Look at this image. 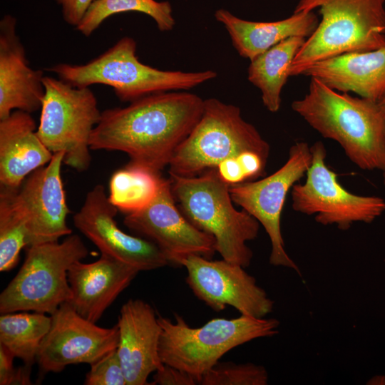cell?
Masks as SVG:
<instances>
[{"label": "cell", "mask_w": 385, "mask_h": 385, "mask_svg": "<svg viewBox=\"0 0 385 385\" xmlns=\"http://www.w3.org/2000/svg\"><path fill=\"white\" fill-rule=\"evenodd\" d=\"M204 100L185 91L151 94L101 112L91 150L125 153L130 163L160 173L199 120Z\"/></svg>", "instance_id": "6da1fadb"}, {"label": "cell", "mask_w": 385, "mask_h": 385, "mask_svg": "<svg viewBox=\"0 0 385 385\" xmlns=\"http://www.w3.org/2000/svg\"><path fill=\"white\" fill-rule=\"evenodd\" d=\"M292 110L324 138L337 142L348 158L365 170L385 168L379 103L337 91L311 78L308 93Z\"/></svg>", "instance_id": "7a4b0ae2"}, {"label": "cell", "mask_w": 385, "mask_h": 385, "mask_svg": "<svg viewBox=\"0 0 385 385\" xmlns=\"http://www.w3.org/2000/svg\"><path fill=\"white\" fill-rule=\"evenodd\" d=\"M170 178L175 200L186 218L215 238L216 252L223 260L247 267L253 254L247 242L257 238L260 222L234 207L230 185L216 169L195 177Z\"/></svg>", "instance_id": "3957f363"}, {"label": "cell", "mask_w": 385, "mask_h": 385, "mask_svg": "<svg viewBox=\"0 0 385 385\" xmlns=\"http://www.w3.org/2000/svg\"><path fill=\"white\" fill-rule=\"evenodd\" d=\"M136 46L133 38L124 36L86 64L58 63L46 70L74 87L111 86L120 101L129 103L154 93L189 90L217 77L212 70L163 71L144 64Z\"/></svg>", "instance_id": "277c9868"}, {"label": "cell", "mask_w": 385, "mask_h": 385, "mask_svg": "<svg viewBox=\"0 0 385 385\" xmlns=\"http://www.w3.org/2000/svg\"><path fill=\"white\" fill-rule=\"evenodd\" d=\"M314 9L321 21L296 54L290 76L320 61L385 46V0H299L294 11Z\"/></svg>", "instance_id": "5b68a950"}, {"label": "cell", "mask_w": 385, "mask_h": 385, "mask_svg": "<svg viewBox=\"0 0 385 385\" xmlns=\"http://www.w3.org/2000/svg\"><path fill=\"white\" fill-rule=\"evenodd\" d=\"M175 318L173 322L158 315L160 359L200 380L227 352L253 339L273 337L279 327L275 318L242 314L233 319L215 318L197 328L190 327L178 314Z\"/></svg>", "instance_id": "8992f818"}, {"label": "cell", "mask_w": 385, "mask_h": 385, "mask_svg": "<svg viewBox=\"0 0 385 385\" xmlns=\"http://www.w3.org/2000/svg\"><path fill=\"white\" fill-rule=\"evenodd\" d=\"M245 151L268 159L270 145L256 128L241 116L239 107L211 98L202 113L176 149L168 166L170 177L190 178Z\"/></svg>", "instance_id": "52a82bcc"}, {"label": "cell", "mask_w": 385, "mask_h": 385, "mask_svg": "<svg viewBox=\"0 0 385 385\" xmlns=\"http://www.w3.org/2000/svg\"><path fill=\"white\" fill-rule=\"evenodd\" d=\"M88 255L81 237L26 247L24 262L0 294V313L34 311L51 315L71 298L68 272Z\"/></svg>", "instance_id": "ba28073f"}, {"label": "cell", "mask_w": 385, "mask_h": 385, "mask_svg": "<svg viewBox=\"0 0 385 385\" xmlns=\"http://www.w3.org/2000/svg\"><path fill=\"white\" fill-rule=\"evenodd\" d=\"M44 96L36 134L53 153H64L63 163L78 172L88 169L90 138L101 112L89 87L78 88L50 76L43 78Z\"/></svg>", "instance_id": "9c48e42d"}, {"label": "cell", "mask_w": 385, "mask_h": 385, "mask_svg": "<svg viewBox=\"0 0 385 385\" xmlns=\"http://www.w3.org/2000/svg\"><path fill=\"white\" fill-rule=\"evenodd\" d=\"M311 165L304 183L292 188V208L323 225H336L342 230L354 222L370 223L385 212V200L377 196H363L346 190L337 175L326 164L327 150L321 141L310 147Z\"/></svg>", "instance_id": "30bf717a"}, {"label": "cell", "mask_w": 385, "mask_h": 385, "mask_svg": "<svg viewBox=\"0 0 385 385\" xmlns=\"http://www.w3.org/2000/svg\"><path fill=\"white\" fill-rule=\"evenodd\" d=\"M312 162L308 143L292 145L286 163L274 173L259 180L230 185L234 203L240 206L262 225L271 242L270 263L292 269L296 263L287 253L281 231V215L287 195L307 173Z\"/></svg>", "instance_id": "8fae6325"}, {"label": "cell", "mask_w": 385, "mask_h": 385, "mask_svg": "<svg viewBox=\"0 0 385 385\" xmlns=\"http://www.w3.org/2000/svg\"><path fill=\"white\" fill-rule=\"evenodd\" d=\"M180 265L187 270L185 281L194 294L215 311L231 306L242 315L264 318L274 309V301L240 265L191 255Z\"/></svg>", "instance_id": "7c38bea8"}, {"label": "cell", "mask_w": 385, "mask_h": 385, "mask_svg": "<svg viewBox=\"0 0 385 385\" xmlns=\"http://www.w3.org/2000/svg\"><path fill=\"white\" fill-rule=\"evenodd\" d=\"M179 210L170 180L162 178L152 202L139 211L127 214L123 222L153 242L169 263L180 265L183 258L191 255L210 259L216 252L215 238L196 227Z\"/></svg>", "instance_id": "4fadbf2b"}, {"label": "cell", "mask_w": 385, "mask_h": 385, "mask_svg": "<svg viewBox=\"0 0 385 385\" xmlns=\"http://www.w3.org/2000/svg\"><path fill=\"white\" fill-rule=\"evenodd\" d=\"M49 331L39 346L36 361L42 373L62 371L67 366L92 365L117 349L118 329L98 327L64 302L51 315Z\"/></svg>", "instance_id": "5bb4252c"}, {"label": "cell", "mask_w": 385, "mask_h": 385, "mask_svg": "<svg viewBox=\"0 0 385 385\" xmlns=\"http://www.w3.org/2000/svg\"><path fill=\"white\" fill-rule=\"evenodd\" d=\"M63 156V152L54 153L46 165L29 174L19 188H11L14 204L25 224L29 246L58 242L72 233L66 223L71 210L61 174Z\"/></svg>", "instance_id": "9a60e30c"}, {"label": "cell", "mask_w": 385, "mask_h": 385, "mask_svg": "<svg viewBox=\"0 0 385 385\" xmlns=\"http://www.w3.org/2000/svg\"><path fill=\"white\" fill-rule=\"evenodd\" d=\"M118 209L110 202L103 185L90 190L85 201L73 215L75 227L101 251L127 263L139 271L158 269L169 262L151 241L128 235L115 220Z\"/></svg>", "instance_id": "2e32d148"}, {"label": "cell", "mask_w": 385, "mask_h": 385, "mask_svg": "<svg viewBox=\"0 0 385 385\" xmlns=\"http://www.w3.org/2000/svg\"><path fill=\"white\" fill-rule=\"evenodd\" d=\"M117 353L127 385H145L163 363L159 354L161 327L153 307L130 299L121 307L117 323Z\"/></svg>", "instance_id": "e0dca14e"}, {"label": "cell", "mask_w": 385, "mask_h": 385, "mask_svg": "<svg viewBox=\"0 0 385 385\" xmlns=\"http://www.w3.org/2000/svg\"><path fill=\"white\" fill-rule=\"evenodd\" d=\"M43 72L31 68L16 34V19L6 14L0 21V120L13 110L29 113L41 108Z\"/></svg>", "instance_id": "ac0fdd59"}, {"label": "cell", "mask_w": 385, "mask_h": 385, "mask_svg": "<svg viewBox=\"0 0 385 385\" xmlns=\"http://www.w3.org/2000/svg\"><path fill=\"white\" fill-rule=\"evenodd\" d=\"M139 272L106 254L91 263L76 262L68 272L72 293L68 303L81 316L96 323Z\"/></svg>", "instance_id": "d6986e66"}, {"label": "cell", "mask_w": 385, "mask_h": 385, "mask_svg": "<svg viewBox=\"0 0 385 385\" xmlns=\"http://www.w3.org/2000/svg\"><path fill=\"white\" fill-rule=\"evenodd\" d=\"M315 78L343 93L379 102L385 97V46L344 53L306 66L295 76Z\"/></svg>", "instance_id": "ffe728a7"}, {"label": "cell", "mask_w": 385, "mask_h": 385, "mask_svg": "<svg viewBox=\"0 0 385 385\" xmlns=\"http://www.w3.org/2000/svg\"><path fill=\"white\" fill-rule=\"evenodd\" d=\"M53 154L36 134L31 113L19 110L0 120V185L17 189L26 178L47 165Z\"/></svg>", "instance_id": "44dd1931"}, {"label": "cell", "mask_w": 385, "mask_h": 385, "mask_svg": "<svg viewBox=\"0 0 385 385\" xmlns=\"http://www.w3.org/2000/svg\"><path fill=\"white\" fill-rule=\"evenodd\" d=\"M215 17L227 31L239 55L250 61L288 38H307L319 22L313 11H294L289 17L275 21H247L223 9L217 10Z\"/></svg>", "instance_id": "7402d4cb"}, {"label": "cell", "mask_w": 385, "mask_h": 385, "mask_svg": "<svg viewBox=\"0 0 385 385\" xmlns=\"http://www.w3.org/2000/svg\"><path fill=\"white\" fill-rule=\"evenodd\" d=\"M306 39L288 38L250 61L247 78L260 91L263 105L272 113L280 108L281 92L290 76V66Z\"/></svg>", "instance_id": "603a6c76"}, {"label": "cell", "mask_w": 385, "mask_h": 385, "mask_svg": "<svg viewBox=\"0 0 385 385\" xmlns=\"http://www.w3.org/2000/svg\"><path fill=\"white\" fill-rule=\"evenodd\" d=\"M51 317L46 314L5 313L0 317V344L24 364L32 366L41 343L51 327Z\"/></svg>", "instance_id": "cb8c5ba5"}, {"label": "cell", "mask_w": 385, "mask_h": 385, "mask_svg": "<svg viewBox=\"0 0 385 385\" xmlns=\"http://www.w3.org/2000/svg\"><path fill=\"white\" fill-rule=\"evenodd\" d=\"M161 179L160 173L129 163L112 175L108 199L118 210L127 214L139 211L155 198Z\"/></svg>", "instance_id": "d4e9b609"}, {"label": "cell", "mask_w": 385, "mask_h": 385, "mask_svg": "<svg viewBox=\"0 0 385 385\" xmlns=\"http://www.w3.org/2000/svg\"><path fill=\"white\" fill-rule=\"evenodd\" d=\"M128 11H138L149 16L160 31H170L175 24L171 4L167 1L95 0L76 29L89 37L108 17Z\"/></svg>", "instance_id": "484cf974"}, {"label": "cell", "mask_w": 385, "mask_h": 385, "mask_svg": "<svg viewBox=\"0 0 385 385\" xmlns=\"http://www.w3.org/2000/svg\"><path fill=\"white\" fill-rule=\"evenodd\" d=\"M24 222L12 199L11 189L0 188V271L16 266L22 248L28 247Z\"/></svg>", "instance_id": "4316f807"}, {"label": "cell", "mask_w": 385, "mask_h": 385, "mask_svg": "<svg viewBox=\"0 0 385 385\" xmlns=\"http://www.w3.org/2000/svg\"><path fill=\"white\" fill-rule=\"evenodd\" d=\"M268 373L262 365L253 363L218 362L200 379L202 385H267Z\"/></svg>", "instance_id": "83f0119b"}, {"label": "cell", "mask_w": 385, "mask_h": 385, "mask_svg": "<svg viewBox=\"0 0 385 385\" xmlns=\"http://www.w3.org/2000/svg\"><path fill=\"white\" fill-rule=\"evenodd\" d=\"M267 158L254 151H245L221 162L216 170L229 185L254 180L265 173Z\"/></svg>", "instance_id": "f1b7e54d"}, {"label": "cell", "mask_w": 385, "mask_h": 385, "mask_svg": "<svg viewBox=\"0 0 385 385\" xmlns=\"http://www.w3.org/2000/svg\"><path fill=\"white\" fill-rule=\"evenodd\" d=\"M84 384L127 385L116 349L91 365V370L86 376Z\"/></svg>", "instance_id": "f546056e"}, {"label": "cell", "mask_w": 385, "mask_h": 385, "mask_svg": "<svg viewBox=\"0 0 385 385\" xmlns=\"http://www.w3.org/2000/svg\"><path fill=\"white\" fill-rule=\"evenodd\" d=\"M197 376L175 367L164 364L155 371L152 384L159 385H195L200 384Z\"/></svg>", "instance_id": "4dcf8cb0"}, {"label": "cell", "mask_w": 385, "mask_h": 385, "mask_svg": "<svg viewBox=\"0 0 385 385\" xmlns=\"http://www.w3.org/2000/svg\"><path fill=\"white\" fill-rule=\"evenodd\" d=\"M61 6L63 20L76 27L95 0H55Z\"/></svg>", "instance_id": "1f68e13d"}, {"label": "cell", "mask_w": 385, "mask_h": 385, "mask_svg": "<svg viewBox=\"0 0 385 385\" xmlns=\"http://www.w3.org/2000/svg\"><path fill=\"white\" fill-rule=\"evenodd\" d=\"M14 355L0 344V384L10 385L16 368L14 366Z\"/></svg>", "instance_id": "d6a6232c"}, {"label": "cell", "mask_w": 385, "mask_h": 385, "mask_svg": "<svg viewBox=\"0 0 385 385\" xmlns=\"http://www.w3.org/2000/svg\"><path fill=\"white\" fill-rule=\"evenodd\" d=\"M31 366L24 364L22 366L16 368L14 374L11 378L10 385H29L31 384Z\"/></svg>", "instance_id": "836d02e7"}, {"label": "cell", "mask_w": 385, "mask_h": 385, "mask_svg": "<svg viewBox=\"0 0 385 385\" xmlns=\"http://www.w3.org/2000/svg\"><path fill=\"white\" fill-rule=\"evenodd\" d=\"M378 103H379V106L381 115V118H382L383 139H384V150H385V97L382 98L380 101H379ZM381 172H382L383 182L385 185V168Z\"/></svg>", "instance_id": "e575fe53"}]
</instances>
